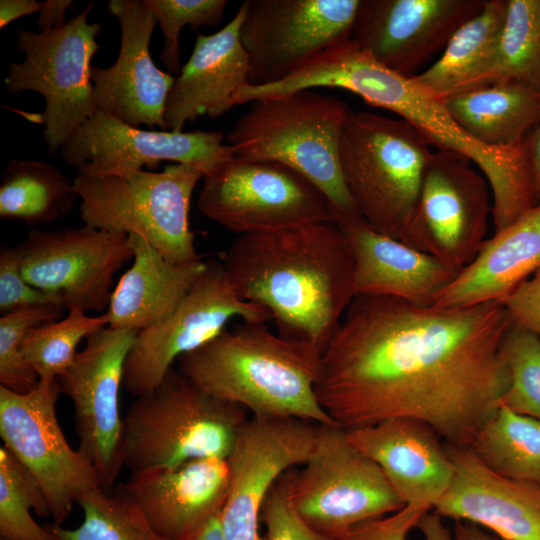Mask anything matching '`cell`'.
Returning a JSON list of instances; mask_svg holds the SVG:
<instances>
[{"label":"cell","mask_w":540,"mask_h":540,"mask_svg":"<svg viewBox=\"0 0 540 540\" xmlns=\"http://www.w3.org/2000/svg\"><path fill=\"white\" fill-rule=\"evenodd\" d=\"M229 486L228 461L219 457L131 473L125 483L151 526L166 540H192L221 512Z\"/></svg>","instance_id":"22"},{"label":"cell","mask_w":540,"mask_h":540,"mask_svg":"<svg viewBox=\"0 0 540 540\" xmlns=\"http://www.w3.org/2000/svg\"><path fill=\"white\" fill-rule=\"evenodd\" d=\"M73 179L84 224L137 235L176 264L201 261L190 227V203L204 173L173 163L160 172L126 167L81 170Z\"/></svg>","instance_id":"6"},{"label":"cell","mask_w":540,"mask_h":540,"mask_svg":"<svg viewBox=\"0 0 540 540\" xmlns=\"http://www.w3.org/2000/svg\"><path fill=\"white\" fill-rule=\"evenodd\" d=\"M227 135L235 157L283 164L312 182L330 201L336 223L361 218L339 161L343 127L353 113L343 100L316 89L254 100Z\"/></svg>","instance_id":"4"},{"label":"cell","mask_w":540,"mask_h":540,"mask_svg":"<svg viewBox=\"0 0 540 540\" xmlns=\"http://www.w3.org/2000/svg\"><path fill=\"white\" fill-rule=\"evenodd\" d=\"M192 540H224L220 523V513L214 516Z\"/></svg>","instance_id":"47"},{"label":"cell","mask_w":540,"mask_h":540,"mask_svg":"<svg viewBox=\"0 0 540 540\" xmlns=\"http://www.w3.org/2000/svg\"><path fill=\"white\" fill-rule=\"evenodd\" d=\"M540 268V204L487 238L434 306L453 308L502 301Z\"/></svg>","instance_id":"26"},{"label":"cell","mask_w":540,"mask_h":540,"mask_svg":"<svg viewBox=\"0 0 540 540\" xmlns=\"http://www.w3.org/2000/svg\"><path fill=\"white\" fill-rule=\"evenodd\" d=\"M73 0H47L40 3L36 21L39 31H50L63 27L67 22L66 11L72 9Z\"/></svg>","instance_id":"43"},{"label":"cell","mask_w":540,"mask_h":540,"mask_svg":"<svg viewBox=\"0 0 540 540\" xmlns=\"http://www.w3.org/2000/svg\"><path fill=\"white\" fill-rule=\"evenodd\" d=\"M79 195L73 180L54 164L12 159L0 184V216L34 226L66 215Z\"/></svg>","instance_id":"30"},{"label":"cell","mask_w":540,"mask_h":540,"mask_svg":"<svg viewBox=\"0 0 540 540\" xmlns=\"http://www.w3.org/2000/svg\"><path fill=\"white\" fill-rule=\"evenodd\" d=\"M20 248L2 246L0 249V312L1 315L18 310L59 304L53 295L41 291L29 284L21 269Z\"/></svg>","instance_id":"40"},{"label":"cell","mask_w":540,"mask_h":540,"mask_svg":"<svg viewBox=\"0 0 540 540\" xmlns=\"http://www.w3.org/2000/svg\"><path fill=\"white\" fill-rule=\"evenodd\" d=\"M290 496L302 519L332 540L405 506L379 466L332 425H320L310 457L293 468Z\"/></svg>","instance_id":"10"},{"label":"cell","mask_w":540,"mask_h":540,"mask_svg":"<svg viewBox=\"0 0 540 540\" xmlns=\"http://www.w3.org/2000/svg\"><path fill=\"white\" fill-rule=\"evenodd\" d=\"M22 274L67 309H108L116 273L133 258L129 235L84 224L31 230L18 244Z\"/></svg>","instance_id":"16"},{"label":"cell","mask_w":540,"mask_h":540,"mask_svg":"<svg viewBox=\"0 0 540 540\" xmlns=\"http://www.w3.org/2000/svg\"><path fill=\"white\" fill-rule=\"evenodd\" d=\"M500 302L512 323L540 339V268Z\"/></svg>","instance_id":"42"},{"label":"cell","mask_w":540,"mask_h":540,"mask_svg":"<svg viewBox=\"0 0 540 540\" xmlns=\"http://www.w3.org/2000/svg\"><path fill=\"white\" fill-rule=\"evenodd\" d=\"M507 11V0H485L452 35L441 57L414 79L436 98L485 86Z\"/></svg>","instance_id":"29"},{"label":"cell","mask_w":540,"mask_h":540,"mask_svg":"<svg viewBox=\"0 0 540 540\" xmlns=\"http://www.w3.org/2000/svg\"><path fill=\"white\" fill-rule=\"evenodd\" d=\"M237 294L286 337L322 351L355 298L354 264L335 221L237 236L222 260Z\"/></svg>","instance_id":"2"},{"label":"cell","mask_w":540,"mask_h":540,"mask_svg":"<svg viewBox=\"0 0 540 540\" xmlns=\"http://www.w3.org/2000/svg\"><path fill=\"white\" fill-rule=\"evenodd\" d=\"M108 9L120 26V49L111 66L92 65L97 110L135 127L168 130L164 111L175 76L159 69L151 57L157 20L144 0H110Z\"/></svg>","instance_id":"20"},{"label":"cell","mask_w":540,"mask_h":540,"mask_svg":"<svg viewBox=\"0 0 540 540\" xmlns=\"http://www.w3.org/2000/svg\"><path fill=\"white\" fill-rule=\"evenodd\" d=\"M59 304L32 307L1 315L0 318V386L26 393L39 381L34 369L21 351L22 340L33 327L62 318Z\"/></svg>","instance_id":"37"},{"label":"cell","mask_w":540,"mask_h":540,"mask_svg":"<svg viewBox=\"0 0 540 540\" xmlns=\"http://www.w3.org/2000/svg\"><path fill=\"white\" fill-rule=\"evenodd\" d=\"M64 162L76 169H156L161 161L193 166L204 176L235 158L221 131L144 130L97 111L63 144Z\"/></svg>","instance_id":"18"},{"label":"cell","mask_w":540,"mask_h":540,"mask_svg":"<svg viewBox=\"0 0 540 540\" xmlns=\"http://www.w3.org/2000/svg\"><path fill=\"white\" fill-rule=\"evenodd\" d=\"M504 82L540 92V0H507L505 21L485 86Z\"/></svg>","instance_id":"33"},{"label":"cell","mask_w":540,"mask_h":540,"mask_svg":"<svg viewBox=\"0 0 540 540\" xmlns=\"http://www.w3.org/2000/svg\"><path fill=\"white\" fill-rule=\"evenodd\" d=\"M319 427L295 418L247 419L227 458L230 486L220 512L224 540H266L258 529L267 493L284 472L308 460Z\"/></svg>","instance_id":"17"},{"label":"cell","mask_w":540,"mask_h":540,"mask_svg":"<svg viewBox=\"0 0 540 540\" xmlns=\"http://www.w3.org/2000/svg\"><path fill=\"white\" fill-rule=\"evenodd\" d=\"M452 482L432 511L485 527L504 540H540V485L501 476L469 446L446 444Z\"/></svg>","instance_id":"21"},{"label":"cell","mask_w":540,"mask_h":540,"mask_svg":"<svg viewBox=\"0 0 540 540\" xmlns=\"http://www.w3.org/2000/svg\"><path fill=\"white\" fill-rule=\"evenodd\" d=\"M443 539H444V540H456L455 537L452 536L450 530H448V532L445 533Z\"/></svg>","instance_id":"48"},{"label":"cell","mask_w":540,"mask_h":540,"mask_svg":"<svg viewBox=\"0 0 540 540\" xmlns=\"http://www.w3.org/2000/svg\"><path fill=\"white\" fill-rule=\"evenodd\" d=\"M138 332L106 326L89 335L84 349L57 377L74 408L78 450L94 467L104 490L124 468L119 394L124 365Z\"/></svg>","instance_id":"13"},{"label":"cell","mask_w":540,"mask_h":540,"mask_svg":"<svg viewBox=\"0 0 540 540\" xmlns=\"http://www.w3.org/2000/svg\"><path fill=\"white\" fill-rule=\"evenodd\" d=\"M108 325L106 313L91 316L73 308L64 318L31 328L22 340L21 351L40 380L57 379L74 361L78 344Z\"/></svg>","instance_id":"34"},{"label":"cell","mask_w":540,"mask_h":540,"mask_svg":"<svg viewBox=\"0 0 540 540\" xmlns=\"http://www.w3.org/2000/svg\"><path fill=\"white\" fill-rule=\"evenodd\" d=\"M472 161L433 151L413 213L409 244L461 271L477 256L492 216L491 191Z\"/></svg>","instance_id":"14"},{"label":"cell","mask_w":540,"mask_h":540,"mask_svg":"<svg viewBox=\"0 0 540 540\" xmlns=\"http://www.w3.org/2000/svg\"><path fill=\"white\" fill-rule=\"evenodd\" d=\"M456 540H497L495 537L487 534L480 526L465 522L456 521L455 525Z\"/></svg>","instance_id":"46"},{"label":"cell","mask_w":540,"mask_h":540,"mask_svg":"<svg viewBox=\"0 0 540 540\" xmlns=\"http://www.w3.org/2000/svg\"><path fill=\"white\" fill-rule=\"evenodd\" d=\"M132 265L114 287L107 316L110 327L144 330L169 315L206 267V261L176 264L146 240L129 235Z\"/></svg>","instance_id":"27"},{"label":"cell","mask_w":540,"mask_h":540,"mask_svg":"<svg viewBox=\"0 0 540 540\" xmlns=\"http://www.w3.org/2000/svg\"><path fill=\"white\" fill-rule=\"evenodd\" d=\"M509 385L500 405L540 421V339L510 321L501 345Z\"/></svg>","instance_id":"36"},{"label":"cell","mask_w":540,"mask_h":540,"mask_svg":"<svg viewBox=\"0 0 540 540\" xmlns=\"http://www.w3.org/2000/svg\"><path fill=\"white\" fill-rule=\"evenodd\" d=\"M442 101L465 134L491 149L519 146L540 123V92L516 83L481 86Z\"/></svg>","instance_id":"28"},{"label":"cell","mask_w":540,"mask_h":540,"mask_svg":"<svg viewBox=\"0 0 540 540\" xmlns=\"http://www.w3.org/2000/svg\"><path fill=\"white\" fill-rule=\"evenodd\" d=\"M354 264L356 296H386L432 306L460 272L436 257L381 234L363 219L337 223Z\"/></svg>","instance_id":"25"},{"label":"cell","mask_w":540,"mask_h":540,"mask_svg":"<svg viewBox=\"0 0 540 540\" xmlns=\"http://www.w3.org/2000/svg\"><path fill=\"white\" fill-rule=\"evenodd\" d=\"M360 0H246L240 39L249 84L279 82L325 48L351 39Z\"/></svg>","instance_id":"15"},{"label":"cell","mask_w":540,"mask_h":540,"mask_svg":"<svg viewBox=\"0 0 540 540\" xmlns=\"http://www.w3.org/2000/svg\"><path fill=\"white\" fill-rule=\"evenodd\" d=\"M346 432L349 442L379 466L405 505L432 510L448 490L453 464L444 440L428 424L392 418Z\"/></svg>","instance_id":"23"},{"label":"cell","mask_w":540,"mask_h":540,"mask_svg":"<svg viewBox=\"0 0 540 540\" xmlns=\"http://www.w3.org/2000/svg\"><path fill=\"white\" fill-rule=\"evenodd\" d=\"M50 516L35 478L2 446L0 448V539L57 540L31 514Z\"/></svg>","instance_id":"35"},{"label":"cell","mask_w":540,"mask_h":540,"mask_svg":"<svg viewBox=\"0 0 540 540\" xmlns=\"http://www.w3.org/2000/svg\"><path fill=\"white\" fill-rule=\"evenodd\" d=\"M235 318L246 322L271 320L267 310L237 294L222 262L208 260L175 309L137 333L124 365V389L136 397L150 392L182 355L217 337Z\"/></svg>","instance_id":"12"},{"label":"cell","mask_w":540,"mask_h":540,"mask_svg":"<svg viewBox=\"0 0 540 540\" xmlns=\"http://www.w3.org/2000/svg\"><path fill=\"white\" fill-rule=\"evenodd\" d=\"M321 356L316 345L283 336L265 322L242 321L182 355L175 369L203 392L252 416L338 426L316 395Z\"/></svg>","instance_id":"3"},{"label":"cell","mask_w":540,"mask_h":540,"mask_svg":"<svg viewBox=\"0 0 540 540\" xmlns=\"http://www.w3.org/2000/svg\"><path fill=\"white\" fill-rule=\"evenodd\" d=\"M509 324L499 301L445 308L356 296L322 351L318 401L345 430L409 418L470 446L509 385Z\"/></svg>","instance_id":"1"},{"label":"cell","mask_w":540,"mask_h":540,"mask_svg":"<svg viewBox=\"0 0 540 540\" xmlns=\"http://www.w3.org/2000/svg\"><path fill=\"white\" fill-rule=\"evenodd\" d=\"M535 186V205L540 204V123L524 140Z\"/></svg>","instance_id":"45"},{"label":"cell","mask_w":540,"mask_h":540,"mask_svg":"<svg viewBox=\"0 0 540 540\" xmlns=\"http://www.w3.org/2000/svg\"><path fill=\"white\" fill-rule=\"evenodd\" d=\"M202 181L199 211L238 236L337 221L332 204L312 182L277 162L235 157Z\"/></svg>","instance_id":"9"},{"label":"cell","mask_w":540,"mask_h":540,"mask_svg":"<svg viewBox=\"0 0 540 540\" xmlns=\"http://www.w3.org/2000/svg\"><path fill=\"white\" fill-rule=\"evenodd\" d=\"M293 468L284 472L271 486L263 502L260 522L266 528V540H332L309 526L297 512L291 496Z\"/></svg>","instance_id":"39"},{"label":"cell","mask_w":540,"mask_h":540,"mask_svg":"<svg viewBox=\"0 0 540 540\" xmlns=\"http://www.w3.org/2000/svg\"><path fill=\"white\" fill-rule=\"evenodd\" d=\"M0 540H3V539H0Z\"/></svg>","instance_id":"49"},{"label":"cell","mask_w":540,"mask_h":540,"mask_svg":"<svg viewBox=\"0 0 540 540\" xmlns=\"http://www.w3.org/2000/svg\"><path fill=\"white\" fill-rule=\"evenodd\" d=\"M249 411L203 392L175 368L138 396L123 418L122 453L130 473L228 458Z\"/></svg>","instance_id":"7"},{"label":"cell","mask_w":540,"mask_h":540,"mask_svg":"<svg viewBox=\"0 0 540 540\" xmlns=\"http://www.w3.org/2000/svg\"><path fill=\"white\" fill-rule=\"evenodd\" d=\"M161 29L163 47L160 60L173 76L180 67V34L185 26L193 31L216 27L224 16L226 0H144Z\"/></svg>","instance_id":"38"},{"label":"cell","mask_w":540,"mask_h":540,"mask_svg":"<svg viewBox=\"0 0 540 540\" xmlns=\"http://www.w3.org/2000/svg\"><path fill=\"white\" fill-rule=\"evenodd\" d=\"M485 0H360L351 40L385 68L407 77L444 50Z\"/></svg>","instance_id":"19"},{"label":"cell","mask_w":540,"mask_h":540,"mask_svg":"<svg viewBox=\"0 0 540 540\" xmlns=\"http://www.w3.org/2000/svg\"><path fill=\"white\" fill-rule=\"evenodd\" d=\"M241 5L221 30L198 33L192 54L170 89L164 120L170 131H183L199 117L217 118L233 108L237 92L249 84V62L240 39Z\"/></svg>","instance_id":"24"},{"label":"cell","mask_w":540,"mask_h":540,"mask_svg":"<svg viewBox=\"0 0 540 540\" xmlns=\"http://www.w3.org/2000/svg\"><path fill=\"white\" fill-rule=\"evenodd\" d=\"M77 503L83 520L76 528L45 524L57 540H166L151 526L125 484L110 491L92 490Z\"/></svg>","instance_id":"32"},{"label":"cell","mask_w":540,"mask_h":540,"mask_svg":"<svg viewBox=\"0 0 540 540\" xmlns=\"http://www.w3.org/2000/svg\"><path fill=\"white\" fill-rule=\"evenodd\" d=\"M60 394L57 379H39L26 393L0 386L4 448L35 478L56 525H62L80 497L102 488L92 464L64 436L56 415Z\"/></svg>","instance_id":"11"},{"label":"cell","mask_w":540,"mask_h":540,"mask_svg":"<svg viewBox=\"0 0 540 540\" xmlns=\"http://www.w3.org/2000/svg\"><path fill=\"white\" fill-rule=\"evenodd\" d=\"M40 3L35 0H1L0 28H5L13 21L39 12Z\"/></svg>","instance_id":"44"},{"label":"cell","mask_w":540,"mask_h":540,"mask_svg":"<svg viewBox=\"0 0 540 540\" xmlns=\"http://www.w3.org/2000/svg\"><path fill=\"white\" fill-rule=\"evenodd\" d=\"M431 146L409 122L369 111L353 112L340 137L341 173L359 216L408 245Z\"/></svg>","instance_id":"5"},{"label":"cell","mask_w":540,"mask_h":540,"mask_svg":"<svg viewBox=\"0 0 540 540\" xmlns=\"http://www.w3.org/2000/svg\"><path fill=\"white\" fill-rule=\"evenodd\" d=\"M469 447L495 473L540 485L539 420L500 405Z\"/></svg>","instance_id":"31"},{"label":"cell","mask_w":540,"mask_h":540,"mask_svg":"<svg viewBox=\"0 0 540 540\" xmlns=\"http://www.w3.org/2000/svg\"><path fill=\"white\" fill-rule=\"evenodd\" d=\"M90 2L63 26L50 31L20 29L16 46L22 62H10L4 79L13 94L39 93L45 108L39 115L47 150L56 153L70 136L97 110L90 78L91 62L100 49L96 36L99 22L88 23Z\"/></svg>","instance_id":"8"},{"label":"cell","mask_w":540,"mask_h":540,"mask_svg":"<svg viewBox=\"0 0 540 540\" xmlns=\"http://www.w3.org/2000/svg\"><path fill=\"white\" fill-rule=\"evenodd\" d=\"M429 511L422 505L406 504L394 513L354 526L338 540H407L409 532Z\"/></svg>","instance_id":"41"}]
</instances>
